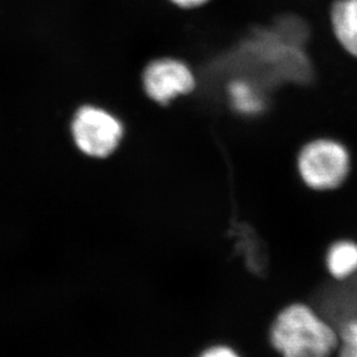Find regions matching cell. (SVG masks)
I'll list each match as a JSON object with an SVG mask.
<instances>
[{
    "label": "cell",
    "instance_id": "1",
    "mask_svg": "<svg viewBox=\"0 0 357 357\" xmlns=\"http://www.w3.org/2000/svg\"><path fill=\"white\" fill-rule=\"evenodd\" d=\"M271 341L282 357H331L339 347L335 331L303 304L282 310L271 326Z\"/></svg>",
    "mask_w": 357,
    "mask_h": 357
},
{
    "label": "cell",
    "instance_id": "2",
    "mask_svg": "<svg viewBox=\"0 0 357 357\" xmlns=\"http://www.w3.org/2000/svg\"><path fill=\"white\" fill-rule=\"evenodd\" d=\"M351 167L348 149L333 138L307 142L297 155L299 178L307 188L316 192H330L341 187Z\"/></svg>",
    "mask_w": 357,
    "mask_h": 357
},
{
    "label": "cell",
    "instance_id": "3",
    "mask_svg": "<svg viewBox=\"0 0 357 357\" xmlns=\"http://www.w3.org/2000/svg\"><path fill=\"white\" fill-rule=\"evenodd\" d=\"M73 135L77 146L85 155L106 158L120 145L123 124L113 114L98 107H82L73 122Z\"/></svg>",
    "mask_w": 357,
    "mask_h": 357
},
{
    "label": "cell",
    "instance_id": "4",
    "mask_svg": "<svg viewBox=\"0 0 357 357\" xmlns=\"http://www.w3.org/2000/svg\"><path fill=\"white\" fill-rule=\"evenodd\" d=\"M142 79L145 94L159 105H169L196 86L195 75L188 64L173 57L151 61L145 66Z\"/></svg>",
    "mask_w": 357,
    "mask_h": 357
},
{
    "label": "cell",
    "instance_id": "5",
    "mask_svg": "<svg viewBox=\"0 0 357 357\" xmlns=\"http://www.w3.org/2000/svg\"><path fill=\"white\" fill-rule=\"evenodd\" d=\"M331 24L339 45L357 59V0H337L331 7Z\"/></svg>",
    "mask_w": 357,
    "mask_h": 357
},
{
    "label": "cell",
    "instance_id": "6",
    "mask_svg": "<svg viewBox=\"0 0 357 357\" xmlns=\"http://www.w3.org/2000/svg\"><path fill=\"white\" fill-rule=\"evenodd\" d=\"M327 267L335 278H348L357 271V244L341 241L332 245L327 255Z\"/></svg>",
    "mask_w": 357,
    "mask_h": 357
},
{
    "label": "cell",
    "instance_id": "7",
    "mask_svg": "<svg viewBox=\"0 0 357 357\" xmlns=\"http://www.w3.org/2000/svg\"><path fill=\"white\" fill-rule=\"evenodd\" d=\"M229 96L238 113L255 115L264 109V101L253 85L245 80H234L229 86Z\"/></svg>",
    "mask_w": 357,
    "mask_h": 357
},
{
    "label": "cell",
    "instance_id": "8",
    "mask_svg": "<svg viewBox=\"0 0 357 357\" xmlns=\"http://www.w3.org/2000/svg\"><path fill=\"white\" fill-rule=\"evenodd\" d=\"M339 357H357V317L348 320L339 335Z\"/></svg>",
    "mask_w": 357,
    "mask_h": 357
},
{
    "label": "cell",
    "instance_id": "9",
    "mask_svg": "<svg viewBox=\"0 0 357 357\" xmlns=\"http://www.w3.org/2000/svg\"><path fill=\"white\" fill-rule=\"evenodd\" d=\"M199 357H239L236 351L225 346H215L206 349Z\"/></svg>",
    "mask_w": 357,
    "mask_h": 357
},
{
    "label": "cell",
    "instance_id": "10",
    "mask_svg": "<svg viewBox=\"0 0 357 357\" xmlns=\"http://www.w3.org/2000/svg\"><path fill=\"white\" fill-rule=\"evenodd\" d=\"M173 5H176L178 8L183 10H194L199 7L206 5L209 0H169Z\"/></svg>",
    "mask_w": 357,
    "mask_h": 357
}]
</instances>
